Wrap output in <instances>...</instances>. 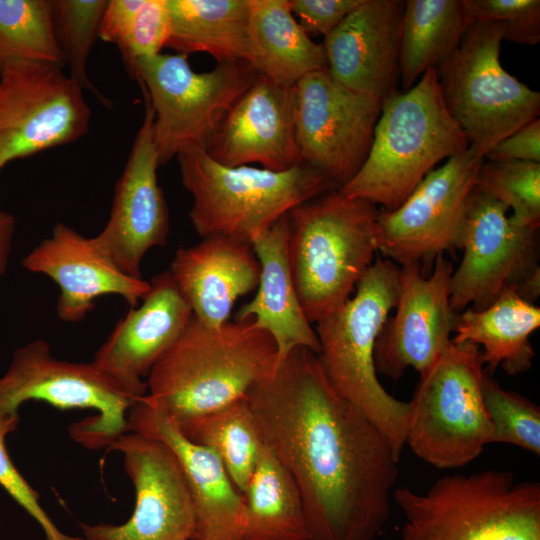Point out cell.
Returning a JSON list of instances; mask_svg holds the SVG:
<instances>
[{
    "mask_svg": "<svg viewBox=\"0 0 540 540\" xmlns=\"http://www.w3.org/2000/svg\"><path fill=\"white\" fill-rule=\"evenodd\" d=\"M475 187L512 208L513 214L509 219L515 226L539 229L540 163L483 162Z\"/></svg>",
    "mask_w": 540,
    "mask_h": 540,
    "instance_id": "cell-35",
    "label": "cell"
},
{
    "mask_svg": "<svg viewBox=\"0 0 540 540\" xmlns=\"http://www.w3.org/2000/svg\"><path fill=\"white\" fill-rule=\"evenodd\" d=\"M481 349L454 343L420 375L412 399L405 445L431 466L456 469L478 458L493 440L482 392Z\"/></svg>",
    "mask_w": 540,
    "mask_h": 540,
    "instance_id": "cell-8",
    "label": "cell"
},
{
    "mask_svg": "<svg viewBox=\"0 0 540 540\" xmlns=\"http://www.w3.org/2000/svg\"><path fill=\"white\" fill-rule=\"evenodd\" d=\"M153 111V137L160 165L187 147L207 150L222 122L259 72L247 61L217 62L197 73L187 55L159 53L128 70Z\"/></svg>",
    "mask_w": 540,
    "mask_h": 540,
    "instance_id": "cell-9",
    "label": "cell"
},
{
    "mask_svg": "<svg viewBox=\"0 0 540 540\" xmlns=\"http://www.w3.org/2000/svg\"><path fill=\"white\" fill-rule=\"evenodd\" d=\"M540 327V308L523 299L515 287L506 288L487 308H466L459 313L454 343L482 347L484 369L499 367L509 376L528 371L535 357L531 334Z\"/></svg>",
    "mask_w": 540,
    "mask_h": 540,
    "instance_id": "cell-26",
    "label": "cell"
},
{
    "mask_svg": "<svg viewBox=\"0 0 540 540\" xmlns=\"http://www.w3.org/2000/svg\"><path fill=\"white\" fill-rule=\"evenodd\" d=\"M453 264L439 255L429 275L416 264L399 266L395 314L376 340L377 374L398 380L408 368L427 371L451 344L459 313L450 304Z\"/></svg>",
    "mask_w": 540,
    "mask_h": 540,
    "instance_id": "cell-17",
    "label": "cell"
},
{
    "mask_svg": "<svg viewBox=\"0 0 540 540\" xmlns=\"http://www.w3.org/2000/svg\"><path fill=\"white\" fill-rule=\"evenodd\" d=\"M150 285L141 305L116 324L92 361L134 400L147 394L144 379L193 317L169 270L154 276Z\"/></svg>",
    "mask_w": 540,
    "mask_h": 540,
    "instance_id": "cell-19",
    "label": "cell"
},
{
    "mask_svg": "<svg viewBox=\"0 0 540 540\" xmlns=\"http://www.w3.org/2000/svg\"><path fill=\"white\" fill-rule=\"evenodd\" d=\"M405 1L362 0L326 37L332 77L347 88L384 100L395 92Z\"/></svg>",
    "mask_w": 540,
    "mask_h": 540,
    "instance_id": "cell-23",
    "label": "cell"
},
{
    "mask_svg": "<svg viewBox=\"0 0 540 540\" xmlns=\"http://www.w3.org/2000/svg\"><path fill=\"white\" fill-rule=\"evenodd\" d=\"M242 496V540H310L297 485L264 444Z\"/></svg>",
    "mask_w": 540,
    "mask_h": 540,
    "instance_id": "cell-30",
    "label": "cell"
},
{
    "mask_svg": "<svg viewBox=\"0 0 540 540\" xmlns=\"http://www.w3.org/2000/svg\"><path fill=\"white\" fill-rule=\"evenodd\" d=\"M168 270L193 316L209 327L229 321L235 301L258 286L261 272L251 244L224 236L179 248Z\"/></svg>",
    "mask_w": 540,
    "mask_h": 540,
    "instance_id": "cell-24",
    "label": "cell"
},
{
    "mask_svg": "<svg viewBox=\"0 0 540 540\" xmlns=\"http://www.w3.org/2000/svg\"><path fill=\"white\" fill-rule=\"evenodd\" d=\"M15 226L16 221L14 216L0 209V278L8 269Z\"/></svg>",
    "mask_w": 540,
    "mask_h": 540,
    "instance_id": "cell-41",
    "label": "cell"
},
{
    "mask_svg": "<svg viewBox=\"0 0 540 540\" xmlns=\"http://www.w3.org/2000/svg\"><path fill=\"white\" fill-rule=\"evenodd\" d=\"M18 423L19 414L0 412V486L29 512L38 506L39 494L15 467L5 444L6 436L17 428Z\"/></svg>",
    "mask_w": 540,
    "mask_h": 540,
    "instance_id": "cell-39",
    "label": "cell"
},
{
    "mask_svg": "<svg viewBox=\"0 0 540 540\" xmlns=\"http://www.w3.org/2000/svg\"><path fill=\"white\" fill-rule=\"evenodd\" d=\"M170 36L177 53H206L217 62L243 60L252 65L248 0H166ZM253 66V65H252Z\"/></svg>",
    "mask_w": 540,
    "mask_h": 540,
    "instance_id": "cell-28",
    "label": "cell"
},
{
    "mask_svg": "<svg viewBox=\"0 0 540 540\" xmlns=\"http://www.w3.org/2000/svg\"><path fill=\"white\" fill-rule=\"evenodd\" d=\"M293 90L302 163L319 169L340 188L368 156L383 100L347 88L327 67L301 78Z\"/></svg>",
    "mask_w": 540,
    "mask_h": 540,
    "instance_id": "cell-14",
    "label": "cell"
},
{
    "mask_svg": "<svg viewBox=\"0 0 540 540\" xmlns=\"http://www.w3.org/2000/svg\"><path fill=\"white\" fill-rule=\"evenodd\" d=\"M121 453L135 490V507L122 524L81 523L86 540H192L194 512L180 463L163 442L129 431L109 447Z\"/></svg>",
    "mask_w": 540,
    "mask_h": 540,
    "instance_id": "cell-16",
    "label": "cell"
},
{
    "mask_svg": "<svg viewBox=\"0 0 540 540\" xmlns=\"http://www.w3.org/2000/svg\"><path fill=\"white\" fill-rule=\"evenodd\" d=\"M288 214L252 241L260 263L255 297L242 305L235 320L253 318L255 325L274 339L278 361L293 348L305 347L318 353L319 341L298 297L289 263Z\"/></svg>",
    "mask_w": 540,
    "mask_h": 540,
    "instance_id": "cell-25",
    "label": "cell"
},
{
    "mask_svg": "<svg viewBox=\"0 0 540 540\" xmlns=\"http://www.w3.org/2000/svg\"><path fill=\"white\" fill-rule=\"evenodd\" d=\"M362 0H289L290 8L305 32L326 37Z\"/></svg>",
    "mask_w": 540,
    "mask_h": 540,
    "instance_id": "cell-38",
    "label": "cell"
},
{
    "mask_svg": "<svg viewBox=\"0 0 540 540\" xmlns=\"http://www.w3.org/2000/svg\"><path fill=\"white\" fill-rule=\"evenodd\" d=\"M107 3V0H51L56 40L69 77L105 106H109L110 101L90 81L87 61L99 37Z\"/></svg>",
    "mask_w": 540,
    "mask_h": 540,
    "instance_id": "cell-34",
    "label": "cell"
},
{
    "mask_svg": "<svg viewBox=\"0 0 540 540\" xmlns=\"http://www.w3.org/2000/svg\"><path fill=\"white\" fill-rule=\"evenodd\" d=\"M159 165L153 111L145 99L143 121L116 183L110 216L102 231L92 237L101 253L134 278H142L146 252L167 244L169 212L158 184Z\"/></svg>",
    "mask_w": 540,
    "mask_h": 540,
    "instance_id": "cell-18",
    "label": "cell"
},
{
    "mask_svg": "<svg viewBox=\"0 0 540 540\" xmlns=\"http://www.w3.org/2000/svg\"><path fill=\"white\" fill-rule=\"evenodd\" d=\"M129 431L165 443L176 455L192 501L195 532L192 540H242L245 510L242 493L233 484L220 458L187 438L143 397L128 411Z\"/></svg>",
    "mask_w": 540,
    "mask_h": 540,
    "instance_id": "cell-20",
    "label": "cell"
},
{
    "mask_svg": "<svg viewBox=\"0 0 540 540\" xmlns=\"http://www.w3.org/2000/svg\"><path fill=\"white\" fill-rule=\"evenodd\" d=\"M177 160L181 182L193 197L189 218L202 238L224 236L251 244L296 206L339 189L307 164L285 171L228 167L196 146L182 150Z\"/></svg>",
    "mask_w": 540,
    "mask_h": 540,
    "instance_id": "cell-6",
    "label": "cell"
},
{
    "mask_svg": "<svg viewBox=\"0 0 540 540\" xmlns=\"http://www.w3.org/2000/svg\"><path fill=\"white\" fill-rule=\"evenodd\" d=\"M90 108L63 67L11 61L0 73V170L10 161L84 136Z\"/></svg>",
    "mask_w": 540,
    "mask_h": 540,
    "instance_id": "cell-12",
    "label": "cell"
},
{
    "mask_svg": "<svg viewBox=\"0 0 540 540\" xmlns=\"http://www.w3.org/2000/svg\"><path fill=\"white\" fill-rule=\"evenodd\" d=\"M399 265L377 257L356 284L353 296L316 322L317 358L336 392L383 434L397 460L405 446L409 401L380 383L374 351L379 332L395 307Z\"/></svg>",
    "mask_w": 540,
    "mask_h": 540,
    "instance_id": "cell-3",
    "label": "cell"
},
{
    "mask_svg": "<svg viewBox=\"0 0 540 540\" xmlns=\"http://www.w3.org/2000/svg\"><path fill=\"white\" fill-rule=\"evenodd\" d=\"M11 61L64 67L51 0H0V73Z\"/></svg>",
    "mask_w": 540,
    "mask_h": 540,
    "instance_id": "cell-33",
    "label": "cell"
},
{
    "mask_svg": "<svg viewBox=\"0 0 540 540\" xmlns=\"http://www.w3.org/2000/svg\"><path fill=\"white\" fill-rule=\"evenodd\" d=\"M29 272L48 276L59 288L57 316L78 322L104 295H118L134 308L150 291V282L122 272L88 238L64 223H57L22 260Z\"/></svg>",
    "mask_w": 540,
    "mask_h": 540,
    "instance_id": "cell-22",
    "label": "cell"
},
{
    "mask_svg": "<svg viewBox=\"0 0 540 540\" xmlns=\"http://www.w3.org/2000/svg\"><path fill=\"white\" fill-rule=\"evenodd\" d=\"M508 207L476 187L469 194L457 237L463 251L450 279V304L460 313L483 310L538 266V229L515 226Z\"/></svg>",
    "mask_w": 540,
    "mask_h": 540,
    "instance_id": "cell-15",
    "label": "cell"
},
{
    "mask_svg": "<svg viewBox=\"0 0 540 540\" xmlns=\"http://www.w3.org/2000/svg\"><path fill=\"white\" fill-rule=\"evenodd\" d=\"M246 399L263 444L297 485L310 540H373L390 516L399 460L331 386L317 354L293 348Z\"/></svg>",
    "mask_w": 540,
    "mask_h": 540,
    "instance_id": "cell-1",
    "label": "cell"
},
{
    "mask_svg": "<svg viewBox=\"0 0 540 540\" xmlns=\"http://www.w3.org/2000/svg\"><path fill=\"white\" fill-rule=\"evenodd\" d=\"M379 210L334 189L288 213V255L301 306L316 323L342 306L371 266Z\"/></svg>",
    "mask_w": 540,
    "mask_h": 540,
    "instance_id": "cell-5",
    "label": "cell"
},
{
    "mask_svg": "<svg viewBox=\"0 0 540 540\" xmlns=\"http://www.w3.org/2000/svg\"><path fill=\"white\" fill-rule=\"evenodd\" d=\"M169 36L166 0H108L99 38L117 45L127 70L138 59L161 53Z\"/></svg>",
    "mask_w": 540,
    "mask_h": 540,
    "instance_id": "cell-32",
    "label": "cell"
},
{
    "mask_svg": "<svg viewBox=\"0 0 540 540\" xmlns=\"http://www.w3.org/2000/svg\"><path fill=\"white\" fill-rule=\"evenodd\" d=\"M471 25L463 0L405 1L399 50L403 91L447 59Z\"/></svg>",
    "mask_w": 540,
    "mask_h": 540,
    "instance_id": "cell-29",
    "label": "cell"
},
{
    "mask_svg": "<svg viewBox=\"0 0 540 540\" xmlns=\"http://www.w3.org/2000/svg\"><path fill=\"white\" fill-rule=\"evenodd\" d=\"M484 159L540 163V119L533 120L498 142L484 155Z\"/></svg>",
    "mask_w": 540,
    "mask_h": 540,
    "instance_id": "cell-40",
    "label": "cell"
},
{
    "mask_svg": "<svg viewBox=\"0 0 540 540\" xmlns=\"http://www.w3.org/2000/svg\"><path fill=\"white\" fill-rule=\"evenodd\" d=\"M482 392L493 428L492 443L511 444L539 456V406L515 391L504 389L486 371Z\"/></svg>",
    "mask_w": 540,
    "mask_h": 540,
    "instance_id": "cell-36",
    "label": "cell"
},
{
    "mask_svg": "<svg viewBox=\"0 0 540 540\" xmlns=\"http://www.w3.org/2000/svg\"><path fill=\"white\" fill-rule=\"evenodd\" d=\"M212 450L235 487L243 493L263 447L260 430L246 397L196 419L182 432Z\"/></svg>",
    "mask_w": 540,
    "mask_h": 540,
    "instance_id": "cell-31",
    "label": "cell"
},
{
    "mask_svg": "<svg viewBox=\"0 0 540 540\" xmlns=\"http://www.w3.org/2000/svg\"><path fill=\"white\" fill-rule=\"evenodd\" d=\"M468 147L446 109L436 69L430 68L410 89L383 100L368 156L339 190L394 210L435 164Z\"/></svg>",
    "mask_w": 540,
    "mask_h": 540,
    "instance_id": "cell-4",
    "label": "cell"
},
{
    "mask_svg": "<svg viewBox=\"0 0 540 540\" xmlns=\"http://www.w3.org/2000/svg\"><path fill=\"white\" fill-rule=\"evenodd\" d=\"M470 22H498L504 40L537 45L540 41L539 0H463Z\"/></svg>",
    "mask_w": 540,
    "mask_h": 540,
    "instance_id": "cell-37",
    "label": "cell"
},
{
    "mask_svg": "<svg viewBox=\"0 0 540 540\" xmlns=\"http://www.w3.org/2000/svg\"><path fill=\"white\" fill-rule=\"evenodd\" d=\"M207 152L228 167L285 171L302 163L296 141L293 87L258 74L232 107Z\"/></svg>",
    "mask_w": 540,
    "mask_h": 540,
    "instance_id": "cell-21",
    "label": "cell"
},
{
    "mask_svg": "<svg viewBox=\"0 0 540 540\" xmlns=\"http://www.w3.org/2000/svg\"><path fill=\"white\" fill-rule=\"evenodd\" d=\"M483 162L468 147L428 172L399 207L379 211L378 252L400 266L419 265L429 275L439 255L457 249L465 204Z\"/></svg>",
    "mask_w": 540,
    "mask_h": 540,
    "instance_id": "cell-13",
    "label": "cell"
},
{
    "mask_svg": "<svg viewBox=\"0 0 540 540\" xmlns=\"http://www.w3.org/2000/svg\"><path fill=\"white\" fill-rule=\"evenodd\" d=\"M252 65L272 81L293 87L327 67L323 44L314 42L294 17L289 0H248Z\"/></svg>",
    "mask_w": 540,
    "mask_h": 540,
    "instance_id": "cell-27",
    "label": "cell"
},
{
    "mask_svg": "<svg viewBox=\"0 0 540 540\" xmlns=\"http://www.w3.org/2000/svg\"><path fill=\"white\" fill-rule=\"evenodd\" d=\"M392 497L405 517L399 540H540V483L509 470L445 475Z\"/></svg>",
    "mask_w": 540,
    "mask_h": 540,
    "instance_id": "cell-7",
    "label": "cell"
},
{
    "mask_svg": "<svg viewBox=\"0 0 540 540\" xmlns=\"http://www.w3.org/2000/svg\"><path fill=\"white\" fill-rule=\"evenodd\" d=\"M503 40L500 23H473L435 68L448 113L482 157L540 114V93L501 65Z\"/></svg>",
    "mask_w": 540,
    "mask_h": 540,
    "instance_id": "cell-10",
    "label": "cell"
},
{
    "mask_svg": "<svg viewBox=\"0 0 540 540\" xmlns=\"http://www.w3.org/2000/svg\"><path fill=\"white\" fill-rule=\"evenodd\" d=\"M59 409H90L95 414L71 425V437L88 449L108 448L129 432L128 411L135 401L92 362L60 360L45 340L16 349L0 376V412L19 414L27 401Z\"/></svg>",
    "mask_w": 540,
    "mask_h": 540,
    "instance_id": "cell-11",
    "label": "cell"
},
{
    "mask_svg": "<svg viewBox=\"0 0 540 540\" xmlns=\"http://www.w3.org/2000/svg\"><path fill=\"white\" fill-rule=\"evenodd\" d=\"M277 362L274 339L253 318L209 327L193 316L152 367L144 398L183 432L246 397Z\"/></svg>",
    "mask_w": 540,
    "mask_h": 540,
    "instance_id": "cell-2",
    "label": "cell"
}]
</instances>
